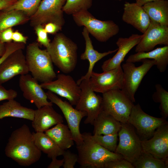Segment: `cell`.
I'll return each instance as SVG.
<instances>
[{
	"label": "cell",
	"mask_w": 168,
	"mask_h": 168,
	"mask_svg": "<svg viewBox=\"0 0 168 168\" xmlns=\"http://www.w3.org/2000/svg\"><path fill=\"white\" fill-rule=\"evenodd\" d=\"M41 152L36 145L29 127L23 124L13 131L5 149L7 157L24 166H28L38 161Z\"/></svg>",
	"instance_id": "cell-1"
},
{
	"label": "cell",
	"mask_w": 168,
	"mask_h": 168,
	"mask_svg": "<svg viewBox=\"0 0 168 168\" xmlns=\"http://www.w3.org/2000/svg\"><path fill=\"white\" fill-rule=\"evenodd\" d=\"M82 134V142L76 145L77 162L81 167L103 168L108 162L123 158L121 155L110 151L97 144L92 139L90 133L84 132Z\"/></svg>",
	"instance_id": "cell-2"
},
{
	"label": "cell",
	"mask_w": 168,
	"mask_h": 168,
	"mask_svg": "<svg viewBox=\"0 0 168 168\" xmlns=\"http://www.w3.org/2000/svg\"><path fill=\"white\" fill-rule=\"evenodd\" d=\"M77 44L62 33H56L46 49L52 60L65 74L72 72L77 61Z\"/></svg>",
	"instance_id": "cell-3"
},
{
	"label": "cell",
	"mask_w": 168,
	"mask_h": 168,
	"mask_svg": "<svg viewBox=\"0 0 168 168\" xmlns=\"http://www.w3.org/2000/svg\"><path fill=\"white\" fill-rule=\"evenodd\" d=\"M25 58L29 72L38 82H46L56 78L49 53L46 49H40L38 43H32L27 46Z\"/></svg>",
	"instance_id": "cell-4"
},
{
	"label": "cell",
	"mask_w": 168,
	"mask_h": 168,
	"mask_svg": "<svg viewBox=\"0 0 168 168\" xmlns=\"http://www.w3.org/2000/svg\"><path fill=\"white\" fill-rule=\"evenodd\" d=\"M73 19L78 26H84L89 33L100 42H105L119 32V26L112 20L97 19L88 10L72 15Z\"/></svg>",
	"instance_id": "cell-5"
},
{
	"label": "cell",
	"mask_w": 168,
	"mask_h": 168,
	"mask_svg": "<svg viewBox=\"0 0 168 168\" xmlns=\"http://www.w3.org/2000/svg\"><path fill=\"white\" fill-rule=\"evenodd\" d=\"M142 64L136 67L134 63L127 62L123 63L124 81L121 90L133 102H135V95L143 78L155 64L153 60L148 59L141 61Z\"/></svg>",
	"instance_id": "cell-6"
},
{
	"label": "cell",
	"mask_w": 168,
	"mask_h": 168,
	"mask_svg": "<svg viewBox=\"0 0 168 168\" xmlns=\"http://www.w3.org/2000/svg\"><path fill=\"white\" fill-rule=\"evenodd\" d=\"M102 98V110L120 122L127 123L134 105L121 89L104 93Z\"/></svg>",
	"instance_id": "cell-7"
},
{
	"label": "cell",
	"mask_w": 168,
	"mask_h": 168,
	"mask_svg": "<svg viewBox=\"0 0 168 168\" xmlns=\"http://www.w3.org/2000/svg\"><path fill=\"white\" fill-rule=\"evenodd\" d=\"M121 123L118 132L119 142L114 152L121 155L124 159L132 164L142 152L141 140L132 125L128 123Z\"/></svg>",
	"instance_id": "cell-8"
},
{
	"label": "cell",
	"mask_w": 168,
	"mask_h": 168,
	"mask_svg": "<svg viewBox=\"0 0 168 168\" xmlns=\"http://www.w3.org/2000/svg\"><path fill=\"white\" fill-rule=\"evenodd\" d=\"M66 0H42L36 12L30 17V24L35 27L52 22L62 27L65 23L63 8Z\"/></svg>",
	"instance_id": "cell-9"
},
{
	"label": "cell",
	"mask_w": 168,
	"mask_h": 168,
	"mask_svg": "<svg viewBox=\"0 0 168 168\" xmlns=\"http://www.w3.org/2000/svg\"><path fill=\"white\" fill-rule=\"evenodd\" d=\"M77 84L81 91L75 108L86 112L87 117L84 123L92 125L95 119L102 110V96L95 93L91 87L89 80H82Z\"/></svg>",
	"instance_id": "cell-10"
},
{
	"label": "cell",
	"mask_w": 168,
	"mask_h": 168,
	"mask_svg": "<svg viewBox=\"0 0 168 168\" xmlns=\"http://www.w3.org/2000/svg\"><path fill=\"white\" fill-rule=\"evenodd\" d=\"M163 117L156 118L145 113L138 104L134 105L127 123L136 129L142 140L151 138L157 128L168 123Z\"/></svg>",
	"instance_id": "cell-11"
},
{
	"label": "cell",
	"mask_w": 168,
	"mask_h": 168,
	"mask_svg": "<svg viewBox=\"0 0 168 168\" xmlns=\"http://www.w3.org/2000/svg\"><path fill=\"white\" fill-rule=\"evenodd\" d=\"M46 93L50 101L56 105L61 110L76 145L80 144L83 141L80 130V123L82 118L86 116V113L74 108L69 102L63 100L50 91H48Z\"/></svg>",
	"instance_id": "cell-12"
},
{
	"label": "cell",
	"mask_w": 168,
	"mask_h": 168,
	"mask_svg": "<svg viewBox=\"0 0 168 168\" xmlns=\"http://www.w3.org/2000/svg\"><path fill=\"white\" fill-rule=\"evenodd\" d=\"M57 79L40 85L43 89L67 99L72 105H75L81 90L77 82L71 76L64 74L57 75Z\"/></svg>",
	"instance_id": "cell-13"
},
{
	"label": "cell",
	"mask_w": 168,
	"mask_h": 168,
	"mask_svg": "<svg viewBox=\"0 0 168 168\" xmlns=\"http://www.w3.org/2000/svg\"><path fill=\"white\" fill-rule=\"evenodd\" d=\"M123 81V72L121 66L101 73L93 71L89 80L93 90L102 94L112 90L121 89Z\"/></svg>",
	"instance_id": "cell-14"
},
{
	"label": "cell",
	"mask_w": 168,
	"mask_h": 168,
	"mask_svg": "<svg viewBox=\"0 0 168 168\" xmlns=\"http://www.w3.org/2000/svg\"><path fill=\"white\" fill-rule=\"evenodd\" d=\"M142 151L168 162V122L158 127L150 138L141 140Z\"/></svg>",
	"instance_id": "cell-15"
},
{
	"label": "cell",
	"mask_w": 168,
	"mask_h": 168,
	"mask_svg": "<svg viewBox=\"0 0 168 168\" xmlns=\"http://www.w3.org/2000/svg\"><path fill=\"white\" fill-rule=\"evenodd\" d=\"M142 37L136 45L135 51L148 52L157 45H168V26L151 21Z\"/></svg>",
	"instance_id": "cell-16"
},
{
	"label": "cell",
	"mask_w": 168,
	"mask_h": 168,
	"mask_svg": "<svg viewBox=\"0 0 168 168\" xmlns=\"http://www.w3.org/2000/svg\"><path fill=\"white\" fill-rule=\"evenodd\" d=\"M19 85L26 99L34 104L37 109L45 105H53L48 100L46 93L38 82L28 73L20 75Z\"/></svg>",
	"instance_id": "cell-17"
},
{
	"label": "cell",
	"mask_w": 168,
	"mask_h": 168,
	"mask_svg": "<svg viewBox=\"0 0 168 168\" xmlns=\"http://www.w3.org/2000/svg\"><path fill=\"white\" fill-rule=\"evenodd\" d=\"M29 72L22 49L17 50L10 55L0 65V85L16 76L26 74Z\"/></svg>",
	"instance_id": "cell-18"
},
{
	"label": "cell",
	"mask_w": 168,
	"mask_h": 168,
	"mask_svg": "<svg viewBox=\"0 0 168 168\" xmlns=\"http://www.w3.org/2000/svg\"><path fill=\"white\" fill-rule=\"evenodd\" d=\"M142 35L133 34L128 38H119L116 42L118 48L116 53L104 62L101 68L103 72L115 69L120 66L130 51L140 41Z\"/></svg>",
	"instance_id": "cell-19"
},
{
	"label": "cell",
	"mask_w": 168,
	"mask_h": 168,
	"mask_svg": "<svg viewBox=\"0 0 168 168\" xmlns=\"http://www.w3.org/2000/svg\"><path fill=\"white\" fill-rule=\"evenodd\" d=\"M122 19L143 34L147 30L151 22L142 6L136 3L128 2H126L124 5Z\"/></svg>",
	"instance_id": "cell-20"
},
{
	"label": "cell",
	"mask_w": 168,
	"mask_h": 168,
	"mask_svg": "<svg viewBox=\"0 0 168 168\" xmlns=\"http://www.w3.org/2000/svg\"><path fill=\"white\" fill-rule=\"evenodd\" d=\"M63 118L51 105H45L35 110L32 126L35 132H44L51 127L63 122Z\"/></svg>",
	"instance_id": "cell-21"
},
{
	"label": "cell",
	"mask_w": 168,
	"mask_h": 168,
	"mask_svg": "<svg viewBox=\"0 0 168 168\" xmlns=\"http://www.w3.org/2000/svg\"><path fill=\"white\" fill-rule=\"evenodd\" d=\"M89 34L88 30L84 27L82 35L85 41V49L84 52L81 54L80 58L82 60H87L89 63V66L87 72L85 75L81 77L77 80V83L83 79L89 80L96 63L105 57L116 52L118 50L117 49L103 53L99 52L94 49Z\"/></svg>",
	"instance_id": "cell-22"
},
{
	"label": "cell",
	"mask_w": 168,
	"mask_h": 168,
	"mask_svg": "<svg viewBox=\"0 0 168 168\" xmlns=\"http://www.w3.org/2000/svg\"><path fill=\"white\" fill-rule=\"evenodd\" d=\"M152 59L160 72H164L168 65V45L157 48L148 52H140L130 55L126 62L135 63L143 59Z\"/></svg>",
	"instance_id": "cell-23"
},
{
	"label": "cell",
	"mask_w": 168,
	"mask_h": 168,
	"mask_svg": "<svg viewBox=\"0 0 168 168\" xmlns=\"http://www.w3.org/2000/svg\"><path fill=\"white\" fill-rule=\"evenodd\" d=\"M35 110L22 106L14 99L7 100L0 105V119L12 117L32 121L34 117Z\"/></svg>",
	"instance_id": "cell-24"
},
{
	"label": "cell",
	"mask_w": 168,
	"mask_h": 168,
	"mask_svg": "<svg viewBox=\"0 0 168 168\" xmlns=\"http://www.w3.org/2000/svg\"><path fill=\"white\" fill-rule=\"evenodd\" d=\"M92 125L93 134L106 135L118 133L121 123L102 110L95 119Z\"/></svg>",
	"instance_id": "cell-25"
},
{
	"label": "cell",
	"mask_w": 168,
	"mask_h": 168,
	"mask_svg": "<svg viewBox=\"0 0 168 168\" xmlns=\"http://www.w3.org/2000/svg\"><path fill=\"white\" fill-rule=\"evenodd\" d=\"M142 7L151 21L168 26V1L158 0L147 3Z\"/></svg>",
	"instance_id": "cell-26"
},
{
	"label": "cell",
	"mask_w": 168,
	"mask_h": 168,
	"mask_svg": "<svg viewBox=\"0 0 168 168\" xmlns=\"http://www.w3.org/2000/svg\"><path fill=\"white\" fill-rule=\"evenodd\" d=\"M58 147L63 150L68 149L74 145L72 133L68 125L58 124L45 132Z\"/></svg>",
	"instance_id": "cell-27"
},
{
	"label": "cell",
	"mask_w": 168,
	"mask_h": 168,
	"mask_svg": "<svg viewBox=\"0 0 168 168\" xmlns=\"http://www.w3.org/2000/svg\"><path fill=\"white\" fill-rule=\"evenodd\" d=\"M35 143L42 152L46 154L48 157L62 155L64 151L60 148L54 141L45 133L32 132Z\"/></svg>",
	"instance_id": "cell-28"
},
{
	"label": "cell",
	"mask_w": 168,
	"mask_h": 168,
	"mask_svg": "<svg viewBox=\"0 0 168 168\" xmlns=\"http://www.w3.org/2000/svg\"><path fill=\"white\" fill-rule=\"evenodd\" d=\"M30 19L29 16L21 11L2 10L0 11V33L7 28L23 24Z\"/></svg>",
	"instance_id": "cell-29"
},
{
	"label": "cell",
	"mask_w": 168,
	"mask_h": 168,
	"mask_svg": "<svg viewBox=\"0 0 168 168\" xmlns=\"http://www.w3.org/2000/svg\"><path fill=\"white\" fill-rule=\"evenodd\" d=\"M133 165L134 168H167L168 162L156 158L149 153L142 152Z\"/></svg>",
	"instance_id": "cell-30"
},
{
	"label": "cell",
	"mask_w": 168,
	"mask_h": 168,
	"mask_svg": "<svg viewBox=\"0 0 168 168\" xmlns=\"http://www.w3.org/2000/svg\"><path fill=\"white\" fill-rule=\"evenodd\" d=\"M42 0H18L12 6L4 9L21 11L30 17L36 12Z\"/></svg>",
	"instance_id": "cell-31"
},
{
	"label": "cell",
	"mask_w": 168,
	"mask_h": 168,
	"mask_svg": "<svg viewBox=\"0 0 168 168\" xmlns=\"http://www.w3.org/2000/svg\"><path fill=\"white\" fill-rule=\"evenodd\" d=\"M92 2V0H66L63 10L66 14L72 15L88 10L91 7Z\"/></svg>",
	"instance_id": "cell-32"
},
{
	"label": "cell",
	"mask_w": 168,
	"mask_h": 168,
	"mask_svg": "<svg viewBox=\"0 0 168 168\" xmlns=\"http://www.w3.org/2000/svg\"><path fill=\"white\" fill-rule=\"evenodd\" d=\"M155 88L153 99L155 102L160 103V109L163 117L166 119L168 116V92L160 84H156Z\"/></svg>",
	"instance_id": "cell-33"
},
{
	"label": "cell",
	"mask_w": 168,
	"mask_h": 168,
	"mask_svg": "<svg viewBox=\"0 0 168 168\" xmlns=\"http://www.w3.org/2000/svg\"><path fill=\"white\" fill-rule=\"evenodd\" d=\"M118 133L106 135H91L92 139L97 144L111 152H114L117 146Z\"/></svg>",
	"instance_id": "cell-34"
},
{
	"label": "cell",
	"mask_w": 168,
	"mask_h": 168,
	"mask_svg": "<svg viewBox=\"0 0 168 168\" xmlns=\"http://www.w3.org/2000/svg\"><path fill=\"white\" fill-rule=\"evenodd\" d=\"M64 160V168H74L77 161L78 155L67 150L64 151L62 155Z\"/></svg>",
	"instance_id": "cell-35"
},
{
	"label": "cell",
	"mask_w": 168,
	"mask_h": 168,
	"mask_svg": "<svg viewBox=\"0 0 168 168\" xmlns=\"http://www.w3.org/2000/svg\"><path fill=\"white\" fill-rule=\"evenodd\" d=\"M35 29L38 43L46 48L49 45L50 41L48 37V33L44 30V26L39 25L35 27Z\"/></svg>",
	"instance_id": "cell-36"
},
{
	"label": "cell",
	"mask_w": 168,
	"mask_h": 168,
	"mask_svg": "<svg viewBox=\"0 0 168 168\" xmlns=\"http://www.w3.org/2000/svg\"><path fill=\"white\" fill-rule=\"evenodd\" d=\"M5 52L0 57V65L6 58L15 51L19 49H24L25 44L21 43L10 42L5 44Z\"/></svg>",
	"instance_id": "cell-37"
},
{
	"label": "cell",
	"mask_w": 168,
	"mask_h": 168,
	"mask_svg": "<svg viewBox=\"0 0 168 168\" xmlns=\"http://www.w3.org/2000/svg\"><path fill=\"white\" fill-rule=\"evenodd\" d=\"M103 168H134L132 164L124 158L108 162Z\"/></svg>",
	"instance_id": "cell-38"
},
{
	"label": "cell",
	"mask_w": 168,
	"mask_h": 168,
	"mask_svg": "<svg viewBox=\"0 0 168 168\" xmlns=\"http://www.w3.org/2000/svg\"><path fill=\"white\" fill-rule=\"evenodd\" d=\"M17 96V93L16 91L12 89L7 90L0 85V101L14 99Z\"/></svg>",
	"instance_id": "cell-39"
},
{
	"label": "cell",
	"mask_w": 168,
	"mask_h": 168,
	"mask_svg": "<svg viewBox=\"0 0 168 168\" xmlns=\"http://www.w3.org/2000/svg\"><path fill=\"white\" fill-rule=\"evenodd\" d=\"M13 32L12 28L3 30L0 33V41L3 43L11 42Z\"/></svg>",
	"instance_id": "cell-40"
},
{
	"label": "cell",
	"mask_w": 168,
	"mask_h": 168,
	"mask_svg": "<svg viewBox=\"0 0 168 168\" xmlns=\"http://www.w3.org/2000/svg\"><path fill=\"white\" fill-rule=\"evenodd\" d=\"M44 28L47 33L51 34H56L61 30L62 27L52 22L47 23L44 25Z\"/></svg>",
	"instance_id": "cell-41"
},
{
	"label": "cell",
	"mask_w": 168,
	"mask_h": 168,
	"mask_svg": "<svg viewBox=\"0 0 168 168\" xmlns=\"http://www.w3.org/2000/svg\"><path fill=\"white\" fill-rule=\"evenodd\" d=\"M27 38L18 31L13 32L12 40L14 42L26 44L27 43Z\"/></svg>",
	"instance_id": "cell-42"
},
{
	"label": "cell",
	"mask_w": 168,
	"mask_h": 168,
	"mask_svg": "<svg viewBox=\"0 0 168 168\" xmlns=\"http://www.w3.org/2000/svg\"><path fill=\"white\" fill-rule=\"evenodd\" d=\"M56 156L52 157V161L47 167L48 168H59L63 166L64 160L63 159L58 160Z\"/></svg>",
	"instance_id": "cell-43"
},
{
	"label": "cell",
	"mask_w": 168,
	"mask_h": 168,
	"mask_svg": "<svg viewBox=\"0 0 168 168\" xmlns=\"http://www.w3.org/2000/svg\"><path fill=\"white\" fill-rule=\"evenodd\" d=\"M18 0H0V11L7 8Z\"/></svg>",
	"instance_id": "cell-44"
},
{
	"label": "cell",
	"mask_w": 168,
	"mask_h": 168,
	"mask_svg": "<svg viewBox=\"0 0 168 168\" xmlns=\"http://www.w3.org/2000/svg\"><path fill=\"white\" fill-rule=\"evenodd\" d=\"M158 0H135L136 3L138 5L142 6L146 3Z\"/></svg>",
	"instance_id": "cell-45"
},
{
	"label": "cell",
	"mask_w": 168,
	"mask_h": 168,
	"mask_svg": "<svg viewBox=\"0 0 168 168\" xmlns=\"http://www.w3.org/2000/svg\"><path fill=\"white\" fill-rule=\"evenodd\" d=\"M6 51L5 44L0 41V57L2 56Z\"/></svg>",
	"instance_id": "cell-46"
},
{
	"label": "cell",
	"mask_w": 168,
	"mask_h": 168,
	"mask_svg": "<svg viewBox=\"0 0 168 168\" xmlns=\"http://www.w3.org/2000/svg\"><path fill=\"white\" fill-rule=\"evenodd\" d=\"M117 1H121L122 0H115Z\"/></svg>",
	"instance_id": "cell-47"
},
{
	"label": "cell",
	"mask_w": 168,
	"mask_h": 168,
	"mask_svg": "<svg viewBox=\"0 0 168 168\" xmlns=\"http://www.w3.org/2000/svg\"></svg>",
	"instance_id": "cell-48"
}]
</instances>
